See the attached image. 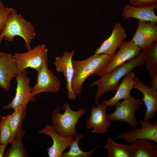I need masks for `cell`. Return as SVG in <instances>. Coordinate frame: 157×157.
I'll return each instance as SVG.
<instances>
[{"mask_svg": "<svg viewBox=\"0 0 157 157\" xmlns=\"http://www.w3.org/2000/svg\"><path fill=\"white\" fill-rule=\"evenodd\" d=\"M143 102L141 99H137L131 95L129 98L120 101L115 105L114 111L110 114H106V117L109 121H121L125 122L133 129L138 125L135 113L138 111Z\"/></svg>", "mask_w": 157, "mask_h": 157, "instance_id": "obj_5", "label": "cell"}, {"mask_svg": "<svg viewBox=\"0 0 157 157\" xmlns=\"http://www.w3.org/2000/svg\"><path fill=\"white\" fill-rule=\"evenodd\" d=\"M133 157H157V143L147 139L136 140L131 143Z\"/></svg>", "mask_w": 157, "mask_h": 157, "instance_id": "obj_20", "label": "cell"}, {"mask_svg": "<svg viewBox=\"0 0 157 157\" xmlns=\"http://www.w3.org/2000/svg\"><path fill=\"white\" fill-rule=\"evenodd\" d=\"M133 88L141 91L143 96L141 99L146 108L143 119L149 121L156 117L157 111V91L146 85L137 77L135 79Z\"/></svg>", "mask_w": 157, "mask_h": 157, "instance_id": "obj_15", "label": "cell"}, {"mask_svg": "<svg viewBox=\"0 0 157 157\" xmlns=\"http://www.w3.org/2000/svg\"><path fill=\"white\" fill-rule=\"evenodd\" d=\"M26 116V110L18 109L14 110L10 119V135L8 143L12 144L15 137L22 127L23 120Z\"/></svg>", "mask_w": 157, "mask_h": 157, "instance_id": "obj_24", "label": "cell"}, {"mask_svg": "<svg viewBox=\"0 0 157 157\" xmlns=\"http://www.w3.org/2000/svg\"><path fill=\"white\" fill-rule=\"evenodd\" d=\"M144 63L143 58L140 53L134 58L115 68L110 72L103 75L99 79L91 84L97 86L95 101L98 104V100L103 94L109 92L116 90L120 80L135 68Z\"/></svg>", "mask_w": 157, "mask_h": 157, "instance_id": "obj_2", "label": "cell"}, {"mask_svg": "<svg viewBox=\"0 0 157 157\" xmlns=\"http://www.w3.org/2000/svg\"><path fill=\"white\" fill-rule=\"evenodd\" d=\"M127 37L125 29L121 24L116 23L113 27L110 36L96 50L95 53L105 54L112 57Z\"/></svg>", "mask_w": 157, "mask_h": 157, "instance_id": "obj_14", "label": "cell"}, {"mask_svg": "<svg viewBox=\"0 0 157 157\" xmlns=\"http://www.w3.org/2000/svg\"><path fill=\"white\" fill-rule=\"evenodd\" d=\"M112 58L107 55L95 53L84 60H72L74 74L72 88L74 93L76 95L81 93L82 85L89 76H102Z\"/></svg>", "mask_w": 157, "mask_h": 157, "instance_id": "obj_1", "label": "cell"}, {"mask_svg": "<svg viewBox=\"0 0 157 157\" xmlns=\"http://www.w3.org/2000/svg\"><path fill=\"white\" fill-rule=\"evenodd\" d=\"M135 77V72H131L128 73L119 85L114 96L107 100L103 101L101 103L107 107H113L121 100L129 97L131 96V91L133 88Z\"/></svg>", "mask_w": 157, "mask_h": 157, "instance_id": "obj_19", "label": "cell"}, {"mask_svg": "<svg viewBox=\"0 0 157 157\" xmlns=\"http://www.w3.org/2000/svg\"><path fill=\"white\" fill-rule=\"evenodd\" d=\"M38 73L37 83L31 88L33 96L43 92L56 93L60 91V81L49 69L47 64H44Z\"/></svg>", "mask_w": 157, "mask_h": 157, "instance_id": "obj_8", "label": "cell"}, {"mask_svg": "<svg viewBox=\"0 0 157 157\" xmlns=\"http://www.w3.org/2000/svg\"><path fill=\"white\" fill-rule=\"evenodd\" d=\"M141 49L131 40L124 41L106 66L104 75L139 55Z\"/></svg>", "mask_w": 157, "mask_h": 157, "instance_id": "obj_12", "label": "cell"}, {"mask_svg": "<svg viewBox=\"0 0 157 157\" xmlns=\"http://www.w3.org/2000/svg\"><path fill=\"white\" fill-rule=\"evenodd\" d=\"M140 53L149 72H157V41L141 49Z\"/></svg>", "mask_w": 157, "mask_h": 157, "instance_id": "obj_22", "label": "cell"}, {"mask_svg": "<svg viewBox=\"0 0 157 157\" xmlns=\"http://www.w3.org/2000/svg\"><path fill=\"white\" fill-rule=\"evenodd\" d=\"M157 8V5H153L145 7H138L128 4L124 6L122 15L126 20L130 18H134L138 20L157 22V16L154 11Z\"/></svg>", "mask_w": 157, "mask_h": 157, "instance_id": "obj_18", "label": "cell"}, {"mask_svg": "<svg viewBox=\"0 0 157 157\" xmlns=\"http://www.w3.org/2000/svg\"><path fill=\"white\" fill-rule=\"evenodd\" d=\"M104 147L108 152V157H133L132 145H126L114 142L110 137Z\"/></svg>", "mask_w": 157, "mask_h": 157, "instance_id": "obj_21", "label": "cell"}, {"mask_svg": "<svg viewBox=\"0 0 157 157\" xmlns=\"http://www.w3.org/2000/svg\"><path fill=\"white\" fill-rule=\"evenodd\" d=\"M16 80L17 85L14 98L12 101L4 106L0 111L10 108L14 110L21 109L26 110L28 103L35 100V96L32 94L31 88L30 85L31 80L28 77L26 69L17 75Z\"/></svg>", "mask_w": 157, "mask_h": 157, "instance_id": "obj_7", "label": "cell"}, {"mask_svg": "<svg viewBox=\"0 0 157 157\" xmlns=\"http://www.w3.org/2000/svg\"><path fill=\"white\" fill-rule=\"evenodd\" d=\"M38 134H43L49 136L53 143L47 149L49 157H60L64 151L69 147L74 139L70 136H64L58 133L52 126L47 125L41 129Z\"/></svg>", "mask_w": 157, "mask_h": 157, "instance_id": "obj_16", "label": "cell"}, {"mask_svg": "<svg viewBox=\"0 0 157 157\" xmlns=\"http://www.w3.org/2000/svg\"><path fill=\"white\" fill-rule=\"evenodd\" d=\"M11 115L3 116L0 123V144H7L10 135V119Z\"/></svg>", "mask_w": 157, "mask_h": 157, "instance_id": "obj_26", "label": "cell"}, {"mask_svg": "<svg viewBox=\"0 0 157 157\" xmlns=\"http://www.w3.org/2000/svg\"><path fill=\"white\" fill-rule=\"evenodd\" d=\"M18 74L17 65L14 55L0 51V87L8 91L12 79Z\"/></svg>", "mask_w": 157, "mask_h": 157, "instance_id": "obj_11", "label": "cell"}, {"mask_svg": "<svg viewBox=\"0 0 157 157\" xmlns=\"http://www.w3.org/2000/svg\"><path fill=\"white\" fill-rule=\"evenodd\" d=\"M7 144H0V157L4 156V152Z\"/></svg>", "mask_w": 157, "mask_h": 157, "instance_id": "obj_30", "label": "cell"}, {"mask_svg": "<svg viewBox=\"0 0 157 157\" xmlns=\"http://www.w3.org/2000/svg\"><path fill=\"white\" fill-rule=\"evenodd\" d=\"M76 138L71 143L69 147V150L63 153L61 157H90L93 154L95 150L99 147H96L92 150L85 152L81 150L78 144L79 141L84 136L79 133H77Z\"/></svg>", "mask_w": 157, "mask_h": 157, "instance_id": "obj_25", "label": "cell"}, {"mask_svg": "<svg viewBox=\"0 0 157 157\" xmlns=\"http://www.w3.org/2000/svg\"><path fill=\"white\" fill-rule=\"evenodd\" d=\"M46 45H39L26 52L14 55L16 59L19 74L28 68L35 70L38 72L45 64H47V49Z\"/></svg>", "mask_w": 157, "mask_h": 157, "instance_id": "obj_6", "label": "cell"}, {"mask_svg": "<svg viewBox=\"0 0 157 157\" xmlns=\"http://www.w3.org/2000/svg\"><path fill=\"white\" fill-rule=\"evenodd\" d=\"M13 8L5 7L0 0V33L5 26L7 18Z\"/></svg>", "mask_w": 157, "mask_h": 157, "instance_id": "obj_27", "label": "cell"}, {"mask_svg": "<svg viewBox=\"0 0 157 157\" xmlns=\"http://www.w3.org/2000/svg\"></svg>", "mask_w": 157, "mask_h": 157, "instance_id": "obj_31", "label": "cell"}, {"mask_svg": "<svg viewBox=\"0 0 157 157\" xmlns=\"http://www.w3.org/2000/svg\"><path fill=\"white\" fill-rule=\"evenodd\" d=\"M36 35L34 27L31 23L24 19L13 8L7 18L3 31L0 33V43L3 40L12 42L15 37L19 36L23 39L26 47L28 50L31 49V44Z\"/></svg>", "mask_w": 157, "mask_h": 157, "instance_id": "obj_3", "label": "cell"}, {"mask_svg": "<svg viewBox=\"0 0 157 157\" xmlns=\"http://www.w3.org/2000/svg\"><path fill=\"white\" fill-rule=\"evenodd\" d=\"M25 133L22 127L17 134L11 146L4 155L6 157H27L22 144V139Z\"/></svg>", "mask_w": 157, "mask_h": 157, "instance_id": "obj_23", "label": "cell"}, {"mask_svg": "<svg viewBox=\"0 0 157 157\" xmlns=\"http://www.w3.org/2000/svg\"><path fill=\"white\" fill-rule=\"evenodd\" d=\"M138 123L141 125L139 129H133L119 135V139L126 142L131 143L139 139H147L157 143V122L152 123L149 121L140 119Z\"/></svg>", "mask_w": 157, "mask_h": 157, "instance_id": "obj_10", "label": "cell"}, {"mask_svg": "<svg viewBox=\"0 0 157 157\" xmlns=\"http://www.w3.org/2000/svg\"><path fill=\"white\" fill-rule=\"evenodd\" d=\"M107 107L106 105L102 103L92 107L90 116L87 120L86 126L88 129H93L91 133L103 134L108 131V128L111 124L106 118Z\"/></svg>", "mask_w": 157, "mask_h": 157, "instance_id": "obj_17", "label": "cell"}, {"mask_svg": "<svg viewBox=\"0 0 157 157\" xmlns=\"http://www.w3.org/2000/svg\"><path fill=\"white\" fill-rule=\"evenodd\" d=\"M129 2L130 5L138 7L157 5V0H129Z\"/></svg>", "mask_w": 157, "mask_h": 157, "instance_id": "obj_28", "label": "cell"}, {"mask_svg": "<svg viewBox=\"0 0 157 157\" xmlns=\"http://www.w3.org/2000/svg\"><path fill=\"white\" fill-rule=\"evenodd\" d=\"M150 81L151 87L154 89L157 90V72H149Z\"/></svg>", "mask_w": 157, "mask_h": 157, "instance_id": "obj_29", "label": "cell"}, {"mask_svg": "<svg viewBox=\"0 0 157 157\" xmlns=\"http://www.w3.org/2000/svg\"><path fill=\"white\" fill-rule=\"evenodd\" d=\"M75 51L74 50L70 52L65 51L63 55L56 57L54 62L56 71L63 73L66 79V88L67 91L68 98L70 100H74L76 97V95L74 93L72 88L74 74L72 59Z\"/></svg>", "mask_w": 157, "mask_h": 157, "instance_id": "obj_9", "label": "cell"}, {"mask_svg": "<svg viewBox=\"0 0 157 157\" xmlns=\"http://www.w3.org/2000/svg\"><path fill=\"white\" fill-rule=\"evenodd\" d=\"M63 113L60 112V108L57 107L52 112L51 120L53 127L59 134L64 136H76L77 132L76 126L80 118L85 114L86 110L80 108L77 111L73 110L68 103H65Z\"/></svg>", "mask_w": 157, "mask_h": 157, "instance_id": "obj_4", "label": "cell"}, {"mask_svg": "<svg viewBox=\"0 0 157 157\" xmlns=\"http://www.w3.org/2000/svg\"><path fill=\"white\" fill-rule=\"evenodd\" d=\"M131 40L141 49L157 41L156 23L138 20L136 32Z\"/></svg>", "mask_w": 157, "mask_h": 157, "instance_id": "obj_13", "label": "cell"}]
</instances>
